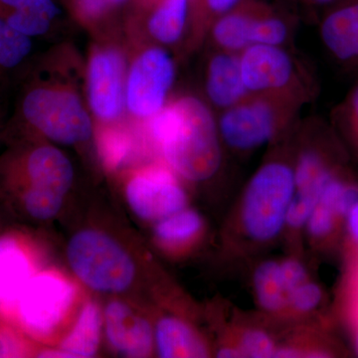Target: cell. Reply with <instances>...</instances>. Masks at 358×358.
I'll return each mask as SVG.
<instances>
[{
  "instance_id": "cell-1",
  "label": "cell",
  "mask_w": 358,
  "mask_h": 358,
  "mask_svg": "<svg viewBox=\"0 0 358 358\" xmlns=\"http://www.w3.org/2000/svg\"><path fill=\"white\" fill-rule=\"evenodd\" d=\"M148 122L152 143L179 178L202 182L217 173L222 164V141L217 122L201 100L181 96L166 103Z\"/></svg>"
},
{
  "instance_id": "cell-2",
  "label": "cell",
  "mask_w": 358,
  "mask_h": 358,
  "mask_svg": "<svg viewBox=\"0 0 358 358\" xmlns=\"http://www.w3.org/2000/svg\"><path fill=\"white\" fill-rule=\"evenodd\" d=\"M296 193L294 169L281 162L261 166L250 179L242 197L240 221L250 240L265 243L281 234Z\"/></svg>"
},
{
  "instance_id": "cell-3",
  "label": "cell",
  "mask_w": 358,
  "mask_h": 358,
  "mask_svg": "<svg viewBox=\"0 0 358 358\" xmlns=\"http://www.w3.org/2000/svg\"><path fill=\"white\" fill-rule=\"evenodd\" d=\"M67 260L78 279L100 293H122L136 277V265L128 252L98 230L80 231L71 238Z\"/></svg>"
},
{
  "instance_id": "cell-4",
  "label": "cell",
  "mask_w": 358,
  "mask_h": 358,
  "mask_svg": "<svg viewBox=\"0 0 358 358\" xmlns=\"http://www.w3.org/2000/svg\"><path fill=\"white\" fill-rule=\"evenodd\" d=\"M21 112L27 124L49 140L77 145L89 140L93 124L79 96L60 86H37L25 94Z\"/></svg>"
},
{
  "instance_id": "cell-5",
  "label": "cell",
  "mask_w": 358,
  "mask_h": 358,
  "mask_svg": "<svg viewBox=\"0 0 358 358\" xmlns=\"http://www.w3.org/2000/svg\"><path fill=\"white\" fill-rule=\"evenodd\" d=\"M176 80L173 59L152 46L136 56L126 76L124 105L136 119L150 120L164 109Z\"/></svg>"
},
{
  "instance_id": "cell-6",
  "label": "cell",
  "mask_w": 358,
  "mask_h": 358,
  "mask_svg": "<svg viewBox=\"0 0 358 358\" xmlns=\"http://www.w3.org/2000/svg\"><path fill=\"white\" fill-rule=\"evenodd\" d=\"M75 296L74 285L62 275L45 272L33 275L18 301L21 322L35 336H49L64 322Z\"/></svg>"
},
{
  "instance_id": "cell-7",
  "label": "cell",
  "mask_w": 358,
  "mask_h": 358,
  "mask_svg": "<svg viewBox=\"0 0 358 358\" xmlns=\"http://www.w3.org/2000/svg\"><path fill=\"white\" fill-rule=\"evenodd\" d=\"M178 178L169 166L136 171L127 182L126 199L136 217L157 222L187 207V194Z\"/></svg>"
},
{
  "instance_id": "cell-8",
  "label": "cell",
  "mask_w": 358,
  "mask_h": 358,
  "mask_svg": "<svg viewBox=\"0 0 358 358\" xmlns=\"http://www.w3.org/2000/svg\"><path fill=\"white\" fill-rule=\"evenodd\" d=\"M279 106L271 98L244 99L223 110L217 122L221 141L240 152L263 147L279 126Z\"/></svg>"
},
{
  "instance_id": "cell-9",
  "label": "cell",
  "mask_w": 358,
  "mask_h": 358,
  "mask_svg": "<svg viewBox=\"0 0 358 358\" xmlns=\"http://www.w3.org/2000/svg\"><path fill=\"white\" fill-rule=\"evenodd\" d=\"M124 60L121 52L110 47L96 48L89 59L87 94L92 113L100 121L110 122L121 117L124 105Z\"/></svg>"
},
{
  "instance_id": "cell-10",
  "label": "cell",
  "mask_w": 358,
  "mask_h": 358,
  "mask_svg": "<svg viewBox=\"0 0 358 358\" xmlns=\"http://www.w3.org/2000/svg\"><path fill=\"white\" fill-rule=\"evenodd\" d=\"M239 61L248 93L264 96L277 94L294 81L293 58L282 46L251 45L240 52Z\"/></svg>"
},
{
  "instance_id": "cell-11",
  "label": "cell",
  "mask_w": 358,
  "mask_h": 358,
  "mask_svg": "<svg viewBox=\"0 0 358 358\" xmlns=\"http://www.w3.org/2000/svg\"><path fill=\"white\" fill-rule=\"evenodd\" d=\"M106 336L113 350L124 357L141 358L152 355L155 329L145 317L127 303L113 301L103 313Z\"/></svg>"
},
{
  "instance_id": "cell-12",
  "label": "cell",
  "mask_w": 358,
  "mask_h": 358,
  "mask_svg": "<svg viewBox=\"0 0 358 358\" xmlns=\"http://www.w3.org/2000/svg\"><path fill=\"white\" fill-rule=\"evenodd\" d=\"M327 51L343 63L358 62V0H339L320 23Z\"/></svg>"
},
{
  "instance_id": "cell-13",
  "label": "cell",
  "mask_w": 358,
  "mask_h": 358,
  "mask_svg": "<svg viewBox=\"0 0 358 358\" xmlns=\"http://www.w3.org/2000/svg\"><path fill=\"white\" fill-rule=\"evenodd\" d=\"M206 94L220 109H228L248 95L240 68L239 54L223 51L210 59L206 73Z\"/></svg>"
},
{
  "instance_id": "cell-14",
  "label": "cell",
  "mask_w": 358,
  "mask_h": 358,
  "mask_svg": "<svg viewBox=\"0 0 358 358\" xmlns=\"http://www.w3.org/2000/svg\"><path fill=\"white\" fill-rule=\"evenodd\" d=\"M30 185L66 195L72 186L74 169L69 159L57 148L43 145L33 150L26 159Z\"/></svg>"
},
{
  "instance_id": "cell-15",
  "label": "cell",
  "mask_w": 358,
  "mask_h": 358,
  "mask_svg": "<svg viewBox=\"0 0 358 358\" xmlns=\"http://www.w3.org/2000/svg\"><path fill=\"white\" fill-rule=\"evenodd\" d=\"M32 277L24 250L13 238L0 239V308L9 310L17 305Z\"/></svg>"
},
{
  "instance_id": "cell-16",
  "label": "cell",
  "mask_w": 358,
  "mask_h": 358,
  "mask_svg": "<svg viewBox=\"0 0 358 358\" xmlns=\"http://www.w3.org/2000/svg\"><path fill=\"white\" fill-rule=\"evenodd\" d=\"M155 348L162 358L206 357L208 348L187 322L164 317L155 327Z\"/></svg>"
},
{
  "instance_id": "cell-17",
  "label": "cell",
  "mask_w": 358,
  "mask_h": 358,
  "mask_svg": "<svg viewBox=\"0 0 358 358\" xmlns=\"http://www.w3.org/2000/svg\"><path fill=\"white\" fill-rule=\"evenodd\" d=\"M148 7L147 30L157 43H178L192 13L190 0H152L141 2Z\"/></svg>"
},
{
  "instance_id": "cell-18",
  "label": "cell",
  "mask_w": 358,
  "mask_h": 358,
  "mask_svg": "<svg viewBox=\"0 0 358 358\" xmlns=\"http://www.w3.org/2000/svg\"><path fill=\"white\" fill-rule=\"evenodd\" d=\"M257 6L241 3L214 21L212 37L223 51L239 54L251 46L252 23Z\"/></svg>"
},
{
  "instance_id": "cell-19",
  "label": "cell",
  "mask_w": 358,
  "mask_h": 358,
  "mask_svg": "<svg viewBox=\"0 0 358 358\" xmlns=\"http://www.w3.org/2000/svg\"><path fill=\"white\" fill-rule=\"evenodd\" d=\"M103 315L95 301L85 303L76 324L66 336L60 348L70 357H94L100 348Z\"/></svg>"
},
{
  "instance_id": "cell-20",
  "label": "cell",
  "mask_w": 358,
  "mask_h": 358,
  "mask_svg": "<svg viewBox=\"0 0 358 358\" xmlns=\"http://www.w3.org/2000/svg\"><path fill=\"white\" fill-rule=\"evenodd\" d=\"M253 287L257 303L265 312L278 313L289 307L288 293L278 261L266 260L257 266L253 274Z\"/></svg>"
},
{
  "instance_id": "cell-21",
  "label": "cell",
  "mask_w": 358,
  "mask_h": 358,
  "mask_svg": "<svg viewBox=\"0 0 358 358\" xmlns=\"http://www.w3.org/2000/svg\"><path fill=\"white\" fill-rule=\"evenodd\" d=\"M203 219L194 209H181L155 222L154 234L160 244L180 247L196 239L203 229Z\"/></svg>"
},
{
  "instance_id": "cell-22",
  "label": "cell",
  "mask_w": 358,
  "mask_h": 358,
  "mask_svg": "<svg viewBox=\"0 0 358 358\" xmlns=\"http://www.w3.org/2000/svg\"><path fill=\"white\" fill-rule=\"evenodd\" d=\"M96 145L103 166L109 171H117L127 164L134 150L133 138L117 128L101 129L96 134Z\"/></svg>"
},
{
  "instance_id": "cell-23",
  "label": "cell",
  "mask_w": 358,
  "mask_h": 358,
  "mask_svg": "<svg viewBox=\"0 0 358 358\" xmlns=\"http://www.w3.org/2000/svg\"><path fill=\"white\" fill-rule=\"evenodd\" d=\"M296 192H313L320 194L333 173L326 162L315 150H306L299 157L294 167Z\"/></svg>"
},
{
  "instance_id": "cell-24",
  "label": "cell",
  "mask_w": 358,
  "mask_h": 358,
  "mask_svg": "<svg viewBox=\"0 0 358 358\" xmlns=\"http://www.w3.org/2000/svg\"><path fill=\"white\" fill-rule=\"evenodd\" d=\"M289 36V26L279 14L257 6L252 23L251 45L282 46Z\"/></svg>"
},
{
  "instance_id": "cell-25",
  "label": "cell",
  "mask_w": 358,
  "mask_h": 358,
  "mask_svg": "<svg viewBox=\"0 0 358 358\" xmlns=\"http://www.w3.org/2000/svg\"><path fill=\"white\" fill-rule=\"evenodd\" d=\"M31 49V38L16 31L0 17V70L17 67Z\"/></svg>"
},
{
  "instance_id": "cell-26",
  "label": "cell",
  "mask_w": 358,
  "mask_h": 358,
  "mask_svg": "<svg viewBox=\"0 0 358 358\" xmlns=\"http://www.w3.org/2000/svg\"><path fill=\"white\" fill-rule=\"evenodd\" d=\"M63 201L64 195L38 186L30 185L24 195L26 210L39 220L55 217L62 208Z\"/></svg>"
},
{
  "instance_id": "cell-27",
  "label": "cell",
  "mask_w": 358,
  "mask_h": 358,
  "mask_svg": "<svg viewBox=\"0 0 358 358\" xmlns=\"http://www.w3.org/2000/svg\"><path fill=\"white\" fill-rule=\"evenodd\" d=\"M127 0H70L71 8L80 20L88 24L101 22Z\"/></svg>"
},
{
  "instance_id": "cell-28",
  "label": "cell",
  "mask_w": 358,
  "mask_h": 358,
  "mask_svg": "<svg viewBox=\"0 0 358 358\" xmlns=\"http://www.w3.org/2000/svg\"><path fill=\"white\" fill-rule=\"evenodd\" d=\"M242 357H274L277 346L272 336L261 329H248L241 334L238 345Z\"/></svg>"
},
{
  "instance_id": "cell-29",
  "label": "cell",
  "mask_w": 358,
  "mask_h": 358,
  "mask_svg": "<svg viewBox=\"0 0 358 358\" xmlns=\"http://www.w3.org/2000/svg\"><path fill=\"white\" fill-rule=\"evenodd\" d=\"M10 13H32L53 20L60 9L53 0H0V17Z\"/></svg>"
},
{
  "instance_id": "cell-30",
  "label": "cell",
  "mask_w": 358,
  "mask_h": 358,
  "mask_svg": "<svg viewBox=\"0 0 358 358\" xmlns=\"http://www.w3.org/2000/svg\"><path fill=\"white\" fill-rule=\"evenodd\" d=\"M319 204V196L310 192L294 193L287 212L286 226L293 229L305 227L313 209Z\"/></svg>"
},
{
  "instance_id": "cell-31",
  "label": "cell",
  "mask_w": 358,
  "mask_h": 358,
  "mask_svg": "<svg viewBox=\"0 0 358 358\" xmlns=\"http://www.w3.org/2000/svg\"><path fill=\"white\" fill-rule=\"evenodd\" d=\"M1 18L16 31L29 38L41 36L48 32L52 22L44 16L32 13H10Z\"/></svg>"
},
{
  "instance_id": "cell-32",
  "label": "cell",
  "mask_w": 358,
  "mask_h": 358,
  "mask_svg": "<svg viewBox=\"0 0 358 358\" xmlns=\"http://www.w3.org/2000/svg\"><path fill=\"white\" fill-rule=\"evenodd\" d=\"M322 299V293L319 285L306 281L289 294L288 305L296 313H308L319 307Z\"/></svg>"
},
{
  "instance_id": "cell-33",
  "label": "cell",
  "mask_w": 358,
  "mask_h": 358,
  "mask_svg": "<svg viewBox=\"0 0 358 358\" xmlns=\"http://www.w3.org/2000/svg\"><path fill=\"white\" fill-rule=\"evenodd\" d=\"M336 216V212L329 207L317 204L306 223L308 235L317 239L327 236L334 229Z\"/></svg>"
},
{
  "instance_id": "cell-34",
  "label": "cell",
  "mask_w": 358,
  "mask_h": 358,
  "mask_svg": "<svg viewBox=\"0 0 358 358\" xmlns=\"http://www.w3.org/2000/svg\"><path fill=\"white\" fill-rule=\"evenodd\" d=\"M280 268L288 296L296 287L308 281L307 268L298 259L289 258L281 261Z\"/></svg>"
},
{
  "instance_id": "cell-35",
  "label": "cell",
  "mask_w": 358,
  "mask_h": 358,
  "mask_svg": "<svg viewBox=\"0 0 358 358\" xmlns=\"http://www.w3.org/2000/svg\"><path fill=\"white\" fill-rule=\"evenodd\" d=\"M192 8H201L205 13L216 18L229 13L243 2V0H190Z\"/></svg>"
},
{
  "instance_id": "cell-36",
  "label": "cell",
  "mask_w": 358,
  "mask_h": 358,
  "mask_svg": "<svg viewBox=\"0 0 358 358\" xmlns=\"http://www.w3.org/2000/svg\"><path fill=\"white\" fill-rule=\"evenodd\" d=\"M22 355V345L13 334H0V357H21Z\"/></svg>"
},
{
  "instance_id": "cell-37",
  "label": "cell",
  "mask_w": 358,
  "mask_h": 358,
  "mask_svg": "<svg viewBox=\"0 0 358 358\" xmlns=\"http://www.w3.org/2000/svg\"><path fill=\"white\" fill-rule=\"evenodd\" d=\"M348 229L353 240L358 242V200L346 213Z\"/></svg>"
},
{
  "instance_id": "cell-38",
  "label": "cell",
  "mask_w": 358,
  "mask_h": 358,
  "mask_svg": "<svg viewBox=\"0 0 358 358\" xmlns=\"http://www.w3.org/2000/svg\"><path fill=\"white\" fill-rule=\"evenodd\" d=\"M345 115H348L353 126L358 129V87L352 92L345 108Z\"/></svg>"
},
{
  "instance_id": "cell-39",
  "label": "cell",
  "mask_w": 358,
  "mask_h": 358,
  "mask_svg": "<svg viewBox=\"0 0 358 358\" xmlns=\"http://www.w3.org/2000/svg\"><path fill=\"white\" fill-rule=\"evenodd\" d=\"M217 357H242V355L238 346H223V348H221L220 350H218Z\"/></svg>"
},
{
  "instance_id": "cell-40",
  "label": "cell",
  "mask_w": 358,
  "mask_h": 358,
  "mask_svg": "<svg viewBox=\"0 0 358 358\" xmlns=\"http://www.w3.org/2000/svg\"><path fill=\"white\" fill-rule=\"evenodd\" d=\"M300 352L296 350V348H289V346H285V348H280L275 350L274 357L280 358H291V357H300Z\"/></svg>"
},
{
  "instance_id": "cell-41",
  "label": "cell",
  "mask_w": 358,
  "mask_h": 358,
  "mask_svg": "<svg viewBox=\"0 0 358 358\" xmlns=\"http://www.w3.org/2000/svg\"><path fill=\"white\" fill-rule=\"evenodd\" d=\"M310 6L317 7H329L334 6V3L339 1V0H303Z\"/></svg>"
},
{
  "instance_id": "cell-42",
  "label": "cell",
  "mask_w": 358,
  "mask_h": 358,
  "mask_svg": "<svg viewBox=\"0 0 358 358\" xmlns=\"http://www.w3.org/2000/svg\"><path fill=\"white\" fill-rule=\"evenodd\" d=\"M355 346H357V353H358V333H357V341H355Z\"/></svg>"
},
{
  "instance_id": "cell-43",
  "label": "cell",
  "mask_w": 358,
  "mask_h": 358,
  "mask_svg": "<svg viewBox=\"0 0 358 358\" xmlns=\"http://www.w3.org/2000/svg\"><path fill=\"white\" fill-rule=\"evenodd\" d=\"M141 2H148V1H152V0H140Z\"/></svg>"
}]
</instances>
